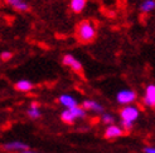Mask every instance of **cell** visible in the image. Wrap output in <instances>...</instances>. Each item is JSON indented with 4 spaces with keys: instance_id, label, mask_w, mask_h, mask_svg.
<instances>
[{
    "instance_id": "5",
    "label": "cell",
    "mask_w": 155,
    "mask_h": 153,
    "mask_svg": "<svg viewBox=\"0 0 155 153\" xmlns=\"http://www.w3.org/2000/svg\"><path fill=\"white\" fill-rule=\"evenodd\" d=\"M63 64L69 67L72 70H74L77 73H82L83 72V67H82L81 62L76 57H73L72 54H66L63 57Z\"/></svg>"
},
{
    "instance_id": "9",
    "label": "cell",
    "mask_w": 155,
    "mask_h": 153,
    "mask_svg": "<svg viewBox=\"0 0 155 153\" xmlns=\"http://www.w3.org/2000/svg\"><path fill=\"white\" fill-rule=\"evenodd\" d=\"M82 108L84 111H92L95 113H104V107L96 101H91V99H86L82 103Z\"/></svg>"
},
{
    "instance_id": "2",
    "label": "cell",
    "mask_w": 155,
    "mask_h": 153,
    "mask_svg": "<svg viewBox=\"0 0 155 153\" xmlns=\"http://www.w3.org/2000/svg\"><path fill=\"white\" fill-rule=\"evenodd\" d=\"M77 36L82 43H90L96 36V27L92 21L84 20L77 27Z\"/></svg>"
},
{
    "instance_id": "7",
    "label": "cell",
    "mask_w": 155,
    "mask_h": 153,
    "mask_svg": "<svg viewBox=\"0 0 155 153\" xmlns=\"http://www.w3.org/2000/svg\"><path fill=\"white\" fill-rule=\"evenodd\" d=\"M143 102L146 107H154L155 105V86L149 84L145 88V94L143 98Z\"/></svg>"
},
{
    "instance_id": "3",
    "label": "cell",
    "mask_w": 155,
    "mask_h": 153,
    "mask_svg": "<svg viewBox=\"0 0 155 153\" xmlns=\"http://www.w3.org/2000/svg\"><path fill=\"white\" fill-rule=\"evenodd\" d=\"M84 117H86V111H84L82 107H78V105L73 107V108L64 109L61 114L62 120H63L64 123H67V124H72V123L76 122V119L84 118Z\"/></svg>"
},
{
    "instance_id": "12",
    "label": "cell",
    "mask_w": 155,
    "mask_h": 153,
    "mask_svg": "<svg viewBox=\"0 0 155 153\" xmlns=\"http://www.w3.org/2000/svg\"><path fill=\"white\" fill-rule=\"evenodd\" d=\"M86 4H87V0H71L69 8H71V10L73 13L80 14L84 8H86Z\"/></svg>"
},
{
    "instance_id": "10",
    "label": "cell",
    "mask_w": 155,
    "mask_h": 153,
    "mask_svg": "<svg viewBox=\"0 0 155 153\" xmlns=\"http://www.w3.org/2000/svg\"><path fill=\"white\" fill-rule=\"evenodd\" d=\"M5 3L8 5H10L14 8L17 11H28L29 10V5L25 0H5Z\"/></svg>"
},
{
    "instance_id": "4",
    "label": "cell",
    "mask_w": 155,
    "mask_h": 153,
    "mask_svg": "<svg viewBox=\"0 0 155 153\" xmlns=\"http://www.w3.org/2000/svg\"><path fill=\"white\" fill-rule=\"evenodd\" d=\"M116 101L122 105H130L136 101V93L131 89H122L116 95Z\"/></svg>"
},
{
    "instance_id": "14",
    "label": "cell",
    "mask_w": 155,
    "mask_h": 153,
    "mask_svg": "<svg viewBox=\"0 0 155 153\" xmlns=\"http://www.w3.org/2000/svg\"><path fill=\"white\" fill-rule=\"evenodd\" d=\"M41 109H39V104L38 103H32L28 109V116L32 119H38L41 117Z\"/></svg>"
},
{
    "instance_id": "17",
    "label": "cell",
    "mask_w": 155,
    "mask_h": 153,
    "mask_svg": "<svg viewBox=\"0 0 155 153\" xmlns=\"http://www.w3.org/2000/svg\"><path fill=\"white\" fill-rule=\"evenodd\" d=\"M12 57H13L12 52H8V50L3 52L2 54H0V58H2V60H9V59H12Z\"/></svg>"
},
{
    "instance_id": "1",
    "label": "cell",
    "mask_w": 155,
    "mask_h": 153,
    "mask_svg": "<svg viewBox=\"0 0 155 153\" xmlns=\"http://www.w3.org/2000/svg\"><path fill=\"white\" fill-rule=\"evenodd\" d=\"M140 116V111L136 105H125L120 112V117H121V126H122V131H130L133 128L135 120Z\"/></svg>"
},
{
    "instance_id": "11",
    "label": "cell",
    "mask_w": 155,
    "mask_h": 153,
    "mask_svg": "<svg viewBox=\"0 0 155 153\" xmlns=\"http://www.w3.org/2000/svg\"><path fill=\"white\" fill-rule=\"evenodd\" d=\"M58 102H59L62 105H63V107H66V109L73 108V107L78 105V103H77V101H76V98L72 97V95H69V94H62V95L58 98Z\"/></svg>"
},
{
    "instance_id": "6",
    "label": "cell",
    "mask_w": 155,
    "mask_h": 153,
    "mask_svg": "<svg viewBox=\"0 0 155 153\" xmlns=\"http://www.w3.org/2000/svg\"><path fill=\"white\" fill-rule=\"evenodd\" d=\"M3 148H4L5 151H8V152H12V153H14V152L21 153V152L29 149L28 144L23 143V142H20V141H13V142H9V143H5L4 146H3Z\"/></svg>"
},
{
    "instance_id": "15",
    "label": "cell",
    "mask_w": 155,
    "mask_h": 153,
    "mask_svg": "<svg viewBox=\"0 0 155 153\" xmlns=\"http://www.w3.org/2000/svg\"><path fill=\"white\" fill-rule=\"evenodd\" d=\"M155 8V0H144L140 4V11L141 13H151Z\"/></svg>"
},
{
    "instance_id": "8",
    "label": "cell",
    "mask_w": 155,
    "mask_h": 153,
    "mask_svg": "<svg viewBox=\"0 0 155 153\" xmlns=\"http://www.w3.org/2000/svg\"><path fill=\"white\" fill-rule=\"evenodd\" d=\"M124 134V131L122 128L119 127V126H115V124H111L106 128L105 131V137L108 139H114V138H119Z\"/></svg>"
},
{
    "instance_id": "19",
    "label": "cell",
    "mask_w": 155,
    "mask_h": 153,
    "mask_svg": "<svg viewBox=\"0 0 155 153\" xmlns=\"http://www.w3.org/2000/svg\"><path fill=\"white\" fill-rule=\"evenodd\" d=\"M21 153H38V152H34V151H29V149H27V151L21 152Z\"/></svg>"
},
{
    "instance_id": "18",
    "label": "cell",
    "mask_w": 155,
    "mask_h": 153,
    "mask_svg": "<svg viewBox=\"0 0 155 153\" xmlns=\"http://www.w3.org/2000/svg\"><path fill=\"white\" fill-rule=\"evenodd\" d=\"M144 152L145 153H155V149H154V147H146L144 149Z\"/></svg>"
},
{
    "instance_id": "16",
    "label": "cell",
    "mask_w": 155,
    "mask_h": 153,
    "mask_svg": "<svg viewBox=\"0 0 155 153\" xmlns=\"http://www.w3.org/2000/svg\"><path fill=\"white\" fill-rule=\"evenodd\" d=\"M101 119H102L104 123H105V124H107V126L114 124V122H115L114 116H112V114H110V113H102Z\"/></svg>"
},
{
    "instance_id": "13",
    "label": "cell",
    "mask_w": 155,
    "mask_h": 153,
    "mask_svg": "<svg viewBox=\"0 0 155 153\" xmlns=\"http://www.w3.org/2000/svg\"><path fill=\"white\" fill-rule=\"evenodd\" d=\"M33 83L29 82L27 79H21V80H18L17 84H15V89L19 90V92H29L33 89Z\"/></svg>"
}]
</instances>
